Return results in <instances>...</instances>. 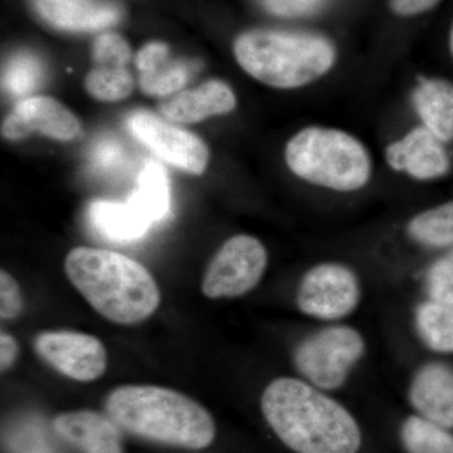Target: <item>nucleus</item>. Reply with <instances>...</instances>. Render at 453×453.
<instances>
[{
    "label": "nucleus",
    "instance_id": "obj_17",
    "mask_svg": "<svg viewBox=\"0 0 453 453\" xmlns=\"http://www.w3.org/2000/svg\"><path fill=\"white\" fill-rule=\"evenodd\" d=\"M410 401L423 418L453 428V369L440 363L423 366L411 384Z\"/></svg>",
    "mask_w": 453,
    "mask_h": 453
},
{
    "label": "nucleus",
    "instance_id": "obj_34",
    "mask_svg": "<svg viewBox=\"0 0 453 453\" xmlns=\"http://www.w3.org/2000/svg\"><path fill=\"white\" fill-rule=\"evenodd\" d=\"M449 46H451V52L453 55V26L451 29V35H449Z\"/></svg>",
    "mask_w": 453,
    "mask_h": 453
},
{
    "label": "nucleus",
    "instance_id": "obj_7",
    "mask_svg": "<svg viewBox=\"0 0 453 453\" xmlns=\"http://www.w3.org/2000/svg\"><path fill=\"white\" fill-rule=\"evenodd\" d=\"M266 267L267 252L261 241L252 235H234L211 259L203 292L211 299L242 296L258 285Z\"/></svg>",
    "mask_w": 453,
    "mask_h": 453
},
{
    "label": "nucleus",
    "instance_id": "obj_15",
    "mask_svg": "<svg viewBox=\"0 0 453 453\" xmlns=\"http://www.w3.org/2000/svg\"><path fill=\"white\" fill-rule=\"evenodd\" d=\"M139 71V86L150 96L178 94L189 81L196 64L170 56L168 44L150 42L139 50L135 59Z\"/></svg>",
    "mask_w": 453,
    "mask_h": 453
},
{
    "label": "nucleus",
    "instance_id": "obj_27",
    "mask_svg": "<svg viewBox=\"0 0 453 453\" xmlns=\"http://www.w3.org/2000/svg\"><path fill=\"white\" fill-rule=\"evenodd\" d=\"M92 56L96 65L127 67L131 58V49L121 35L104 33L95 41Z\"/></svg>",
    "mask_w": 453,
    "mask_h": 453
},
{
    "label": "nucleus",
    "instance_id": "obj_33",
    "mask_svg": "<svg viewBox=\"0 0 453 453\" xmlns=\"http://www.w3.org/2000/svg\"><path fill=\"white\" fill-rule=\"evenodd\" d=\"M18 354L16 339L9 334L2 333L0 335V365L2 371H7L13 365Z\"/></svg>",
    "mask_w": 453,
    "mask_h": 453
},
{
    "label": "nucleus",
    "instance_id": "obj_2",
    "mask_svg": "<svg viewBox=\"0 0 453 453\" xmlns=\"http://www.w3.org/2000/svg\"><path fill=\"white\" fill-rule=\"evenodd\" d=\"M105 410L122 431L162 445L202 449L216 436L211 413L177 390L119 387L107 396Z\"/></svg>",
    "mask_w": 453,
    "mask_h": 453
},
{
    "label": "nucleus",
    "instance_id": "obj_31",
    "mask_svg": "<svg viewBox=\"0 0 453 453\" xmlns=\"http://www.w3.org/2000/svg\"><path fill=\"white\" fill-rule=\"evenodd\" d=\"M271 13L280 17H301L311 13L321 0H261Z\"/></svg>",
    "mask_w": 453,
    "mask_h": 453
},
{
    "label": "nucleus",
    "instance_id": "obj_12",
    "mask_svg": "<svg viewBox=\"0 0 453 453\" xmlns=\"http://www.w3.org/2000/svg\"><path fill=\"white\" fill-rule=\"evenodd\" d=\"M38 16L65 32H97L118 25L122 8L115 0H33Z\"/></svg>",
    "mask_w": 453,
    "mask_h": 453
},
{
    "label": "nucleus",
    "instance_id": "obj_32",
    "mask_svg": "<svg viewBox=\"0 0 453 453\" xmlns=\"http://www.w3.org/2000/svg\"><path fill=\"white\" fill-rule=\"evenodd\" d=\"M441 0H389L390 9L398 16L410 17L436 7Z\"/></svg>",
    "mask_w": 453,
    "mask_h": 453
},
{
    "label": "nucleus",
    "instance_id": "obj_21",
    "mask_svg": "<svg viewBox=\"0 0 453 453\" xmlns=\"http://www.w3.org/2000/svg\"><path fill=\"white\" fill-rule=\"evenodd\" d=\"M134 199L153 223L165 219L170 208V192L165 170L160 164L150 162L140 172Z\"/></svg>",
    "mask_w": 453,
    "mask_h": 453
},
{
    "label": "nucleus",
    "instance_id": "obj_11",
    "mask_svg": "<svg viewBox=\"0 0 453 453\" xmlns=\"http://www.w3.org/2000/svg\"><path fill=\"white\" fill-rule=\"evenodd\" d=\"M35 133L58 142H73L81 134V122L55 98H23L3 120L2 135L8 140H20Z\"/></svg>",
    "mask_w": 453,
    "mask_h": 453
},
{
    "label": "nucleus",
    "instance_id": "obj_23",
    "mask_svg": "<svg viewBox=\"0 0 453 453\" xmlns=\"http://www.w3.org/2000/svg\"><path fill=\"white\" fill-rule=\"evenodd\" d=\"M401 438L407 453H453L452 434L421 416L405 419Z\"/></svg>",
    "mask_w": 453,
    "mask_h": 453
},
{
    "label": "nucleus",
    "instance_id": "obj_22",
    "mask_svg": "<svg viewBox=\"0 0 453 453\" xmlns=\"http://www.w3.org/2000/svg\"><path fill=\"white\" fill-rule=\"evenodd\" d=\"M9 453H61L56 438L37 417H25L9 426L3 436Z\"/></svg>",
    "mask_w": 453,
    "mask_h": 453
},
{
    "label": "nucleus",
    "instance_id": "obj_24",
    "mask_svg": "<svg viewBox=\"0 0 453 453\" xmlns=\"http://www.w3.org/2000/svg\"><path fill=\"white\" fill-rule=\"evenodd\" d=\"M408 234L417 242L443 247L453 244V202L418 214L408 225Z\"/></svg>",
    "mask_w": 453,
    "mask_h": 453
},
{
    "label": "nucleus",
    "instance_id": "obj_19",
    "mask_svg": "<svg viewBox=\"0 0 453 453\" xmlns=\"http://www.w3.org/2000/svg\"><path fill=\"white\" fill-rule=\"evenodd\" d=\"M413 104L425 127L442 142L453 139V83L422 79L414 89Z\"/></svg>",
    "mask_w": 453,
    "mask_h": 453
},
{
    "label": "nucleus",
    "instance_id": "obj_4",
    "mask_svg": "<svg viewBox=\"0 0 453 453\" xmlns=\"http://www.w3.org/2000/svg\"><path fill=\"white\" fill-rule=\"evenodd\" d=\"M241 67L257 81L275 88H297L323 77L335 64V49L311 33L255 29L234 41Z\"/></svg>",
    "mask_w": 453,
    "mask_h": 453
},
{
    "label": "nucleus",
    "instance_id": "obj_28",
    "mask_svg": "<svg viewBox=\"0 0 453 453\" xmlns=\"http://www.w3.org/2000/svg\"><path fill=\"white\" fill-rule=\"evenodd\" d=\"M427 288L431 299L453 303V250L431 267Z\"/></svg>",
    "mask_w": 453,
    "mask_h": 453
},
{
    "label": "nucleus",
    "instance_id": "obj_14",
    "mask_svg": "<svg viewBox=\"0 0 453 453\" xmlns=\"http://www.w3.org/2000/svg\"><path fill=\"white\" fill-rule=\"evenodd\" d=\"M53 431L68 445L82 453H124L122 429L109 416L76 411L59 414Z\"/></svg>",
    "mask_w": 453,
    "mask_h": 453
},
{
    "label": "nucleus",
    "instance_id": "obj_9",
    "mask_svg": "<svg viewBox=\"0 0 453 453\" xmlns=\"http://www.w3.org/2000/svg\"><path fill=\"white\" fill-rule=\"evenodd\" d=\"M127 125L142 144L170 165L192 175H201L207 169L210 150L196 134L145 111L133 113Z\"/></svg>",
    "mask_w": 453,
    "mask_h": 453
},
{
    "label": "nucleus",
    "instance_id": "obj_8",
    "mask_svg": "<svg viewBox=\"0 0 453 453\" xmlns=\"http://www.w3.org/2000/svg\"><path fill=\"white\" fill-rule=\"evenodd\" d=\"M360 300L357 277L340 264L312 267L301 280L297 306L303 314L323 320H338L357 309Z\"/></svg>",
    "mask_w": 453,
    "mask_h": 453
},
{
    "label": "nucleus",
    "instance_id": "obj_13",
    "mask_svg": "<svg viewBox=\"0 0 453 453\" xmlns=\"http://www.w3.org/2000/svg\"><path fill=\"white\" fill-rule=\"evenodd\" d=\"M387 160L393 169L421 180L442 177L449 169L442 142L425 127H416L389 145Z\"/></svg>",
    "mask_w": 453,
    "mask_h": 453
},
{
    "label": "nucleus",
    "instance_id": "obj_6",
    "mask_svg": "<svg viewBox=\"0 0 453 453\" xmlns=\"http://www.w3.org/2000/svg\"><path fill=\"white\" fill-rule=\"evenodd\" d=\"M365 350V340L353 327H325L297 347L295 365L316 388L338 389Z\"/></svg>",
    "mask_w": 453,
    "mask_h": 453
},
{
    "label": "nucleus",
    "instance_id": "obj_3",
    "mask_svg": "<svg viewBox=\"0 0 453 453\" xmlns=\"http://www.w3.org/2000/svg\"><path fill=\"white\" fill-rule=\"evenodd\" d=\"M65 268L89 305L112 323L138 324L159 306L160 291L154 277L121 253L77 247L68 253Z\"/></svg>",
    "mask_w": 453,
    "mask_h": 453
},
{
    "label": "nucleus",
    "instance_id": "obj_5",
    "mask_svg": "<svg viewBox=\"0 0 453 453\" xmlns=\"http://www.w3.org/2000/svg\"><path fill=\"white\" fill-rule=\"evenodd\" d=\"M286 164L296 177L338 192H354L368 183L372 162L365 145L350 134L310 127L286 145Z\"/></svg>",
    "mask_w": 453,
    "mask_h": 453
},
{
    "label": "nucleus",
    "instance_id": "obj_16",
    "mask_svg": "<svg viewBox=\"0 0 453 453\" xmlns=\"http://www.w3.org/2000/svg\"><path fill=\"white\" fill-rule=\"evenodd\" d=\"M237 105V98L226 83L211 80L198 88L179 91L159 105L164 118L179 124H195L211 116L225 115Z\"/></svg>",
    "mask_w": 453,
    "mask_h": 453
},
{
    "label": "nucleus",
    "instance_id": "obj_20",
    "mask_svg": "<svg viewBox=\"0 0 453 453\" xmlns=\"http://www.w3.org/2000/svg\"><path fill=\"white\" fill-rule=\"evenodd\" d=\"M416 326L425 344L438 353H453V303L428 300L418 306Z\"/></svg>",
    "mask_w": 453,
    "mask_h": 453
},
{
    "label": "nucleus",
    "instance_id": "obj_29",
    "mask_svg": "<svg viewBox=\"0 0 453 453\" xmlns=\"http://www.w3.org/2000/svg\"><path fill=\"white\" fill-rule=\"evenodd\" d=\"M127 154L124 146L115 139H104L92 149L91 164L103 174H112L124 168Z\"/></svg>",
    "mask_w": 453,
    "mask_h": 453
},
{
    "label": "nucleus",
    "instance_id": "obj_18",
    "mask_svg": "<svg viewBox=\"0 0 453 453\" xmlns=\"http://www.w3.org/2000/svg\"><path fill=\"white\" fill-rule=\"evenodd\" d=\"M88 219L98 234L118 243L139 240L154 225L131 196L127 202L95 201L89 205Z\"/></svg>",
    "mask_w": 453,
    "mask_h": 453
},
{
    "label": "nucleus",
    "instance_id": "obj_1",
    "mask_svg": "<svg viewBox=\"0 0 453 453\" xmlns=\"http://www.w3.org/2000/svg\"><path fill=\"white\" fill-rule=\"evenodd\" d=\"M277 437L296 453H357L362 434L354 417L312 384L279 378L261 399Z\"/></svg>",
    "mask_w": 453,
    "mask_h": 453
},
{
    "label": "nucleus",
    "instance_id": "obj_10",
    "mask_svg": "<svg viewBox=\"0 0 453 453\" xmlns=\"http://www.w3.org/2000/svg\"><path fill=\"white\" fill-rule=\"evenodd\" d=\"M35 348L42 359L71 380L91 381L106 371L105 348L88 334L42 333L35 340Z\"/></svg>",
    "mask_w": 453,
    "mask_h": 453
},
{
    "label": "nucleus",
    "instance_id": "obj_25",
    "mask_svg": "<svg viewBox=\"0 0 453 453\" xmlns=\"http://www.w3.org/2000/svg\"><path fill=\"white\" fill-rule=\"evenodd\" d=\"M43 79L41 59L31 53H18L3 67L2 88L12 96H27L37 91Z\"/></svg>",
    "mask_w": 453,
    "mask_h": 453
},
{
    "label": "nucleus",
    "instance_id": "obj_26",
    "mask_svg": "<svg viewBox=\"0 0 453 453\" xmlns=\"http://www.w3.org/2000/svg\"><path fill=\"white\" fill-rule=\"evenodd\" d=\"M133 76L127 67L95 65L85 79V88L89 95L103 103H116L133 94Z\"/></svg>",
    "mask_w": 453,
    "mask_h": 453
},
{
    "label": "nucleus",
    "instance_id": "obj_30",
    "mask_svg": "<svg viewBox=\"0 0 453 453\" xmlns=\"http://www.w3.org/2000/svg\"><path fill=\"white\" fill-rule=\"evenodd\" d=\"M23 297L19 286L7 271L0 273V316L3 320L16 319L22 312Z\"/></svg>",
    "mask_w": 453,
    "mask_h": 453
}]
</instances>
